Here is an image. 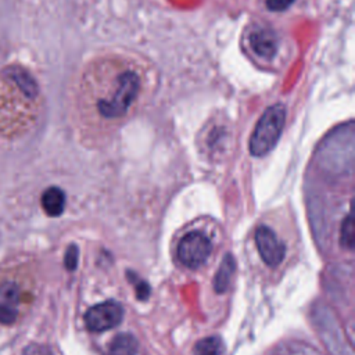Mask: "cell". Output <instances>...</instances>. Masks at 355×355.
<instances>
[{"instance_id":"6da1fadb","label":"cell","mask_w":355,"mask_h":355,"mask_svg":"<svg viewBox=\"0 0 355 355\" xmlns=\"http://www.w3.org/2000/svg\"><path fill=\"white\" fill-rule=\"evenodd\" d=\"M154 89V72L143 58L107 51L94 55L76 85L78 125L94 143L111 137L147 103Z\"/></svg>"},{"instance_id":"7a4b0ae2","label":"cell","mask_w":355,"mask_h":355,"mask_svg":"<svg viewBox=\"0 0 355 355\" xmlns=\"http://www.w3.org/2000/svg\"><path fill=\"white\" fill-rule=\"evenodd\" d=\"M286 123V107L283 104H273L265 110L258 119L251 139L250 153L255 157H263L276 146Z\"/></svg>"},{"instance_id":"3957f363","label":"cell","mask_w":355,"mask_h":355,"mask_svg":"<svg viewBox=\"0 0 355 355\" xmlns=\"http://www.w3.org/2000/svg\"><path fill=\"white\" fill-rule=\"evenodd\" d=\"M212 251L211 240L201 232H189L178 244V259L187 268L196 269L205 263Z\"/></svg>"},{"instance_id":"277c9868","label":"cell","mask_w":355,"mask_h":355,"mask_svg":"<svg viewBox=\"0 0 355 355\" xmlns=\"http://www.w3.org/2000/svg\"><path fill=\"white\" fill-rule=\"evenodd\" d=\"M123 318L122 306L112 300L90 306L85 313V324L87 330L97 333L112 329L121 323Z\"/></svg>"},{"instance_id":"5b68a950","label":"cell","mask_w":355,"mask_h":355,"mask_svg":"<svg viewBox=\"0 0 355 355\" xmlns=\"http://www.w3.org/2000/svg\"><path fill=\"white\" fill-rule=\"evenodd\" d=\"M254 240L257 250L266 265L277 266L283 261L286 255V245L272 227L259 225L255 229Z\"/></svg>"},{"instance_id":"8992f818","label":"cell","mask_w":355,"mask_h":355,"mask_svg":"<svg viewBox=\"0 0 355 355\" xmlns=\"http://www.w3.org/2000/svg\"><path fill=\"white\" fill-rule=\"evenodd\" d=\"M247 42L255 57L262 61H272L277 54L279 37L272 28L259 25L251 28L247 35Z\"/></svg>"},{"instance_id":"52a82bcc","label":"cell","mask_w":355,"mask_h":355,"mask_svg":"<svg viewBox=\"0 0 355 355\" xmlns=\"http://www.w3.org/2000/svg\"><path fill=\"white\" fill-rule=\"evenodd\" d=\"M21 304V288L10 279L0 282V323L12 324L19 312Z\"/></svg>"},{"instance_id":"ba28073f","label":"cell","mask_w":355,"mask_h":355,"mask_svg":"<svg viewBox=\"0 0 355 355\" xmlns=\"http://www.w3.org/2000/svg\"><path fill=\"white\" fill-rule=\"evenodd\" d=\"M8 76L17 83L18 89L22 92V94L31 100V101H35L37 97H39V87H37V83L36 80L22 68L19 67H11L8 71H7Z\"/></svg>"},{"instance_id":"9c48e42d","label":"cell","mask_w":355,"mask_h":355,"mask_svg":"<svg viewBox=\"0 0 355 355\" xmlns=\"http://www.w3.org/2000/svg\"><path fill=\"white\" fill-rule=\"evenodd\" d=\"M40 202L49 216H60L65 208V193L60 187L51 186L43 191Z\"/></svg>"},{"instance_id":"30bf717a","label":"cell","mask_w":355,"mask_h":355,"mask_svg":"<svg viewBox=\"0 0 355 355\" xmlns=\"http://www.w3.org/2000/svg\"><path fill=\"white\" fill-rule=\"evenodd\" d=\"M234 270H236V261L232 254H226L214 279V288L216 293H225L229 288Z\"/></svg>"},{"instance_id":"8fae6325","label":"cell","mask_w":355,"mask_h":355,"mask_svg":"<svg viewBox=\"0 0 355 355\" xmlns=\"http://www.w3.org/2000/svg\"><path fill=\"white\" fill-rule=\"evenodd\" d=\"M137 351V340L129 333L115 336L105 352V355H135Z\"/></svg>"},{"instance_id":"7c38bea8","label":"cell","mask_w":355,"mask_h":355,"mask_svg":"<svg viewBox=\"0 0 355 355\" xmlns=\"http://www.w3.org/2000/svg\"><path fill=\"white\" fill-rule=\"evenodd\" d=\"M193 355H223V343L218 336H209L196 343Z\"/></svg>"},{"instance_id":"4fadbf2b","label":"cell","mask_w":355,"mask_h":355,"mask_svg":"<svg viewBox=\"0 0 355 355\" xmlns=\"http://www.w3.org/2000/svg\"><path fill=\"white\" fill-rule=\"evenodd\" d=\"M340 244L347 250H352L354 247V222L349 214L347 215V218L343 220V225H341Z\"/></svg>"},{"instance_id":"5bb4252c","label":"cell","mask_w":355,"mask_h":355,"mask_svg":"<svg viewBox=\"0 0 355 355\" xmlns=\"http://www.w3.org/2000/svg\"><path fill=\"white\" fill-rule=\"evenodd\" d=\"M129 275V280L132 283H135V290H136V297L140 300V301H146L150 295V286L144 282V280H140V279H136V275H132L130 272L128 273Z\"/></svg>"},{"instance_id":"9a60e30c","label":"cell","mask_w":355,"mask_h":355,"mask_svg":"<svg viewBox=\"0 0 355 355\" xmlns=\"http://www.w3.org/2000/svg\"><path fill=\"white\" fill-rule=\"evenodd\" d=\"M78 247L75 244H71L67 251H65V257H64V265L68 270H75L76 265H78Z\"/></svg>"},{"instance_id":"2e32d148","label":"cell","mask_w":355,"mask_h":355,"mask_svg":"<svg viewBox=\"0 0 355 355\" xmlns=\"http://www.w3.org/2000/svg\"><path fill=\"white\" fill-rule=\"evenodd\" d=\"M295 0H265L266 7L270 11H284L287 10Z\"/></svg>"}]
</instances>
